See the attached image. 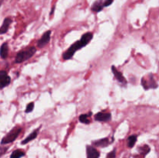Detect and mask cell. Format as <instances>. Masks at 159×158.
Returning a JSON list of instances; mask_svg holds the SVG:
<instances>
[{"instance_id": "cell-1", "label": "cell", "mask_w": 159, "mask_h": 158, "mask_svg": "<svg viewBox=\"0 0 159 158\" xmlns=\"http://www.w3.org/2000/svg\"><path fill=\"white\" fill-rule=\"evenodd\" d=\"M93 38V33L88 32L84 33L83 35H82V37H81L80 40H77V41L75 43H73L65 52H64L63 55H62L63 60H69V59H71L78 50H81L82 48H83L84 46H85L86 45H88Z\"/></svg>"}, {"instance_id": "cell-2", "label": "cell", "mask_w": 159, "mask_h": 158, "mask_svg": "<svg viewBox=\"0 0 159 158\" xmlns=\"http://www.w3.org/2000/svg\"><path fill=\"white\" fill-rule=\"evenodd\" d=\"M36 51H37V48L35 46H29V47L22 50L20 52L17 53L15 62L17 64H20L29 60L35 54Z\"/></svg>"}, {"instance_id": "cell-3", "label": "cell", "mask_w": 159, "mask_h": 158, "mask_svg": "<svg viewBox=\"0 0 159 158\" xmlns=\"http://www.w3.org/2000/svg\"><path fill=\"white\" fill-rule=\"evenodd\" d=\"M141 85L145 90L155 89L158 88V83L152 73H149L141 78Z\"/></svg>"}, {"instance_id": "cell-4", "label": "cell", "mask_w": 159, "mask_h": 158, "mask_svg": "<svg viewBox=\"0 0 159 158\" xmlns=\"http://www.w3.org/2000/svg\"><path fill=\"white\" fill-rule=\"evenodd\" d=\"M21 132L22 128L20 126L14 127L11 131H9V133L6 134V136H5L4 137H3L2 140L1 142L2 144H8L15 141Z\"/></svg>"}, {"instance_id": "cell-5", "label": "cell", "mask_w": 159, "mask_h": 158, "mask_svg": "<svg viewBox=\"0 0 159 158\" xmlns=\"http://www.w3.org/2000/svg\"><path fill=\"white\" fill-rule=\"evenodd\" d=\"M113 0H96L92 5V11L96 12H99L103 9V8L110 6L113 3Z\"/></svg>"}, {"instance_id": "cell-6", "label": "cell", "mask_w": 159, "mask_h": 158, "mask_svg": "<svg viewBox=\"0 0 159 158\" xmlns=\"http://www.w3.org/2000/svg\"><path fill=\"white\" fill-rule=\"evenodd\" d=\"M51 30H48L44 33L42 35V37H40V40L37 42V48H43L45 46L49 43L50 40H51Z\"/></svg>"}, {"instance_id": "cell-7", "label": "cell", "mask_w": 159, "mask_h": 158, "mask_svg": "<svg viewBox=\"0 0 159 158\" xmlns=\"http://www.w3.org/2000/svg\"><path fill=\"white\" fill-rule=\"evenodd\" d=\"M94 119L98 122H107L111 120L112 115L110 112H99L96 113L94 116Z\"/></svg>"}, {"instance_id": "cell-8", "label": "cell", "mask_w": 159, "mask_h": 158, "mask_svg": "<svg viewBox=\"0 0 159 158\" xmlns=\"http://www.w3.org/2000/svg\"><path fill=\"white\" fill-rule=\"evenodd\" d=\"M111 70H112V72L113 73V75H114L115 78L116 79V81H117L119 83H120L121 85L125 86V85L127 84V79H126L125 77H124V76L122 74V73H121L120 71H118V70L115 68V66H112Z\"/></svg>"}, {"instance_id": "cell-9", "label": "cell", "mask_w": 159, "mask_h": 158, "mask_svg": "<svg viewBox=\"0 0 159 158\" xmlns=\"http://www.w3.org/2000/svg\"><path fill=\"white\" fill-rule=\"evenodd\" d=\"M86 155L87 158H99V156H100V153L93 145H87Z\"/></svg>"}, {"instance_id": "cell-10", "label": "cell", "mask_w": 159, "mask_h": 158, "mask_svg": "<svg viewBox=\"0 0 159 158\" xmlns=\"http://www.w3.org/2000/svg\"><path fill=\"white\" fill-rule=\"evenodd\" d=\"M11 78L4 71H0V88H3L10 84Z\"/></svg>"}, {"instance_id": "cell-11", "label": "cell", "mask_w": 159, "mask_h": 158, "mask_svg": "<svg viewBox=\"0 0 159 158\" xmlns=\"http://www.w3.org/2000/svg\"><path fill=\"white\" fill-rule=\"evenodd\" d=\"M110 143H111V142H110V140L109 139V138L107 137L97 139V140H94L92 142V145H93V147H101V148L108 147Z\"/></svg>"}, {"instance_id": "cell-12", "label": "cell", "mask_w": 159, "mask_h": 158, "mask_svg": "<svg viewBox=\"0 0 159 158\" xmlns=\"http://www.w3.org/2000/svg\"><path fill=\"white\" fill-rule=\"evenodd\" d=\"M40 127H41V126H40V127H39V128L36 129L34 130V131H33L32 133H30L29 136H28L26 138V139H24L21 142L22 145H25V144L28 143H30V141H33V140H34V139H35L37 137V136H38L39 133H40Z\"/></svg>"}, {"instance_id": "cell-13", "label": "cell", "mask_w": 159, "mask_h": 158, "mask_svg": "<svg viewBox=\"0 0 159 158\" xmlns=\"http://www.w3.org/2000/svg\"><path fill=\"white\" fill-rule=\"evenodd\" d=\"M11 23H12V20H11L10 18L5 19L4 21H3L2 25V26L0 27V34L6 33L8 31V29H9V26H10Z\"/></svg>"}, {"instance_id": "cell-14", "label": "cell", "mask_w": 159, "mask_h": 158, "mask_svg": "<svg viewBox=\"0 0 159 158\" xmlns=\"http://www.w3.org/2000/svg\"><path fill=\"white\" fill-rule=\"evenodd\" d=\"M9 54V46L7 43H4L0 48V56L2 59H6L8 57Z\"/></svg>"}, {"instance_id": "cell-15", "label": "cell", "mask_w": 159, "mask_h": 158, "mask_svg": "<svg viewBox=\"0 0 159 158\" xmlns=\"http://www.w3.org/2000/svg\"><path fill=\"white\" fill-rule=\"evenodd\" d=\"M137 140H138V135L134 134L129 136L127 139V144L128 148H133L136 143Z\"/></svg>"}, {"instance_id": "cell-16", "label": "cell", "mask_w": 159, "mask_h": 158, "mask_svg": "<svg viewBox=\"0 0 159 158\" xmlns=\"http://www.w3.org/2000/svg\"><path fill=\"white\" fill-rule=\"evenodd\" d=\"M92 112H89V114H82L79 116V120L81 123L89 124L90 123V116Z\"/></svg>"}, {"instance_id": "cell-17", "label": "cell", "mask_w": 159, "mask_h": 158, "mask_svg": "<svg viewBox=\"0 0 159 158\" xmlns=\"http://www.w3.org/2000/svg\"><path fill=\"white\" fill-rule=\"evenodd\" d=\"M23 156H25L24 151L22 150H16L10 155V158H21Z\"/></svg>"}, {"instance_id": "cell-18", "label": "cell", "mask_w": 159, "mask_h": 158, "mask_svg": "<svg viewBox=\"0 0 159 158\" xmlns=\"http://www.w3.org/2000/svg\"><path fill=\"white\" fill-rule=\"evenodd\" d=\"M150 150H151L150 147L148 145H144L142 146V147H139V148H138V151H139L140 154L143 155V156L147 155L148 153L150 152Z\"/></svg>"}, {"instance_id": "cell-19", "label": "cell", "mask_w": 159, "mask_h": 158, "mask_svg": "<svg viewBox=\"0 0 159 158\" xmlns=\"http://www.w3.org/2000/svg\"><path fill=\"white\" fill-rule=\"evenodd\" d=\"M34 108V102H30V103L26 105V110H25V112H26V113H30L31 112H33Z\"/></svg>"}, {"instance_id": "cell-20", "label": "cell", "mask_w": 159, "mask_h": 158, "mask_svg": "<svg viewBox=\"0 0 159 158\" xmlns=\"http://www.w3.org/2000/svg\"><path fill=\"white\" fill-rule=\"evenodd\" d=\"M115 157H116V150H113V151L110 152L107 156V158H115Z\"/></svg>"}, {"instance_id": "cell-21", "label": "cell", "mask_w": 159, "mask_h": 158, "mask_svg": "<svg viewBox=\"0 0 159 158\" xmlns=\"http://www.w3.org/2000/svg\"><path fill=\"white\" fill-rule=\"evenodd\" d=\"M7 147H0V156H2V155L4 154L6 152V150H7Z\"/></svg>"}]
</instances>
